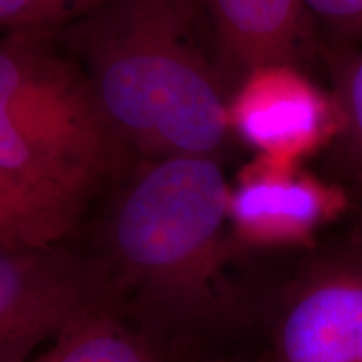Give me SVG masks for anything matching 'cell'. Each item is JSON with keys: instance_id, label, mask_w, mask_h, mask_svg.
<instances>
[{"instance_id": "6da1fadb", "label": "cell", "mask_w": 362, "mask_h": 362, "mask_svg": "<svg viewBox=\"0 0 362 362\" xmlns=\"http://www.w3.org/2000/svg\"><path fill=\"white\" fill-rule=\"evenodd\" d=\"M193 0H123L96 62L106 123L166 156H208L230 131L228 103L192 40Z\"/></svg>"}, {"instance_id": "7a4b0ae2", "label": "cell", "mask_w": 362, "mask_h": 362, "mask_svg": "<svg viewBox=\"0 0 362 362\" xmlns=\"http://www.w3.org/2000/svg\"><path fill=\"white\" fill-rule=\"evenodd\" d=\"M228 198L214 158L166 156L117 203L112 259L156 309L183 320H211L230 309Z\"/></svg>"}, {"instance_id": "3957f363", "label": "cell", "mask_w": 362, "mask_h": 362, "mask_svg": "<svg viewBox=\"0 0 362 362\" xmlns=\"http://www.w3.org/2000/svg\"><path fill=\"white\" fill-rule=\"evenodd\" d=\"M106 305L101 267L52 248H0V362H29L72 320Z\"/></svg>"}, {"instance_id": "277c9868", "label": "cell", "mask_w": 362, "mask_h": 362, "mask_svg": "<svg viewBox=\"0 0 362 362\" xmlns=\"http://www.w3.org/2000/svg\"><path fill=\"white\" fill-rule=\"evenodd\" d=\"M8 111L54 185L83 200L101 168L106 143V119L96 98L62 71L24 56Z\"/></svg>"}, {"instance_id": "5b68a950", "label": "cell", "mask_w": 362, "mask_h": 362, "mask_svg": "<svg viewBox=\"0 0 362 362\" xmlns=\"http://www.w3.org/2000/svg\"><path fill=\"white\" fill-rule=\"evenodd\" d=\"M269 362H362V248L315 260L280 307Z\"/></svg>"}, {"instance_id": "8992f818", "label": "cell", "mask_w": 362, "mask_h": 362, "mask_svg": "<svg viewBox=\"0 0 362 362\" xmlns=\"http://www.w3.org/2000/svg\"><path fill=\"white\" fill-rule=\"evenodd\" d=\"M347 203L342 188L315 178L298 163L259 156L230 188V232L248 247H305Z\"/></svg>"}, {"instance_id": "52a82bcc", "label": "cell", "mask_w": 362, "mask_h": 362, "mask_svg": "<svg viewBox=\"0 0 362 362\" xmlns=\"http://www.w3.org/2000/svg\"><path fill=\"white\" fill-rule=\"evenodd\" d=\"M228 119L259 156L287 163H298L342 133L336 99L291 64L248 72L228 103Z\"/></svg>"}, {"instance_id": "ba28073f", "label": "cell", "mask_w": 362, "mask_h": 362, "mask_svg": "<svg viewBox=\"0 0 362 362\" xmlns=\"http://www.w3.org/2000/svg\"><path fill=\"white\" fill-rule=\"evenodd\" d=\"M221 47L245 76L265 66H293L304 39L300 0H205Z\"/></svg>"}, {"instance_id": "9c48e42d", "label": "cell", "mask_w": 362, "mask_h": 362, "mask_svg": "<svg viewBox=\"0 0 362 362\" xmlns=\"http://www.w3.org/2000/svg\"><path fill=\"white\" fill-rule=\"evenodd\" d=\"M81 202L0 170V248L47 250L74 225Z\"/></svg>"}, {"instance_id": "30bf717a", "label": "cell", "mask_w": 362, "mask_h": 362, "mask_svg": "<svg viewBox=\"0 0 362 362\" xmlns=\"http://www.w3.org/2000/svg\"><path fill=\"white\" fill-rule=\"evenodd\" d=\"M29 362H161L146 337L131 330L111 305L78 317Z\"/></svg>"}, {"instance_id": "8fae6325", "label": "cell", "mask_w": 362, "mask_h": 362, "mask_svg": "<svg viewBox=\"0 0 362 362\" xmlns=\"http://www.w3.org/2000/svg\"><path fill=\"white\" fill-rule=\"evenodd\" d=\"M22 59L24 56L19 52L0 49V170L21 175L39 187L64 194L71 200L81 202L79 198L62 192L57 185H54V181L49 178L40 163L35 160V156L27 148L24 139L21 138L12 123L8 104H11L16 86L19 83Z\"/></svg>"}, {"instance_id": "7c38bea8", "label": "cell", "mask_w": 362, "mask_h": 362, "mask_svg": "<svg viewBox=\"0 0 362 362\" xmlns=\"http://www.w3.org/2000/svg\"><path fill=\"white\" fill-rule=\"evenodd\" d=\"M336 103L342 117V136L352 160L362 171V54L346 59L337 71Z\"/></svg>"}, {"instance_id": "4fadbf2b", "label": "cell", "mask_w": 362, "mask_h": 362, "mask_svg": "<svg viewBox=\"0 0 362 362\" xmlns=\"http://www.w3.org/2000/svg\"><path fill=\"white\" fill-rule=\"evenodd\" d=\"M96 0H0V25L35 27L69 16Z\"/></svg>"}, {"instance_id": "5bb4252c", "label": "cell", "mask_w": 362, "mask_h": 362, "mask_svg": "<svg viewBox=\"0 0 362 362\" xmlns=\"http://www.w3.org/2000/svg\"><path fill=\"white\" fill-rule=\"evenodd\" d=\"M305 11L347 37H362V0H300Z\"/></svg>"}, {"instance_id": "9a60e30c", "label": "cell", "mask_w": 362, "mask_h": 362, "mask_svg": "<svg viewBox=\"0 0 362 362\" xmlns=\"http://www.w3.org/2000/svg\"><path fill=\"white\" fill-rule=\"evenodd\" d=\"M356 245L362 248V221H361V228H359V235H357V240H356Z\"/></svg>"}, {"instance_id": "2e32d148", "label": "cell", "mask_w": 362, "mask_h": 362, "mask_svg": "<svg viewBox=\"0 0 362 362\" xmlns=\"http://www.w3.org/2000/svg\"><path fill=\"white\" fill-rule=\"evenodd\" d=\"M215 362H232V361H215Z\"/></svg>"}]
</instances>
